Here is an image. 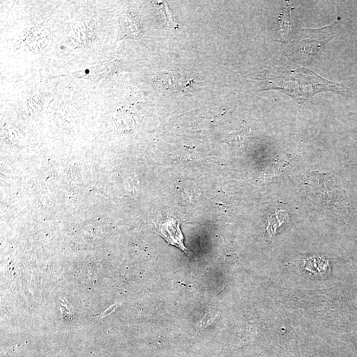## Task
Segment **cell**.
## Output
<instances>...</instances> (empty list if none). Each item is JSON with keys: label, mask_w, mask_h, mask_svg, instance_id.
Masks as SVG:
<instances>
[{"label": "cell", "mask_w": 357, "mask_h": 357, "mask_svg": "<svg viewBox=\"0 0 357 357\" xmlns=\"http://www.w3.org/2000/svg\"><path fill=\"white\" fill-rule=\"evenodd\" d=\"M285 77V80L280 81V86H276L274 89L285 92L294 97L297 101L299 92H301L299 103H303L316 93L324 91H330L342 94L347 92L346 89L342 84L327 81L308 69L302 68L297 71H292L291 74H286Z\"/></svg>", "instance_id": "6da1fadb"}, {"label": "cell", "mask_w": 357, "mask_h": 357, "mask_svg": "<svg viewBox=\"0 0 357 357\" xmlns=\"http://www.w3.org/2000/svg\"><path fill=\"white\" fill-rule=\"evenodd\" d=\"M49 37V29L43 25L36 24L25 30L22 35V43L29 51L38 53L47 47Z\"/></svg>", "instance_id": "7a4b0ae2"}, {"label": "cell", "mask_w": 357, "mask_h": 357, "mask_svg": "<svg viewBox=\"0 0 357 357\" xmlns=\"http://www.w3.org/2000/svg\"><path fill=\"white\" fill-rule=\"evenodd\" d=\"M158 234L169 244L180 249L184 253L190 256V251L184 245V236L178 220L172 217L158 224Z\"/></svg>", "instance_id": "3957f363"}, {"label": "cell", "mask_w": 357, "mask_h": 357, "mask_svg": "<svg viewBox=\"0 0 357 357\" xmlns=\"http://www.w3.org/2000/svg\"><path fill=\"white\" fill-rule=\"evenodd\" d=\"M70 36L71 41L76 47H87L95 39V27L89 22H77L73 26Z\"/></svg>", "instance_id": "277c9868"}, {"label": "cell", "mask_w": 357, "mask_h": 357, "mask_svg": "<svg viewBox=\"0 0 357 357\" xmlns=\"http://www.w3.org/2000/svg\"><path fill=\"white\" fill-rule=\"evenodd\" d=\"M120 38H136L141 33L139 21L132 13H125L120 19Z\"/></svg>", "instance_id": "5b68a950"}, {"label": "cell", "mask_w": 357, "mask_h": 357, "mask_svg": "<svg viewBox=\"0 0 357 357\" xmlns=\"http://www.w3.org/2000/svg\"><path fill=\"white\" fill-rule=\"evenodd\" d=\"M156 86L164 90H176L180 85V78L175 73H162L154 79Z\"/></svg>", "instance_id": "8992f818"}, {"label": "cell", "mask_w": 357, "mask_h": 357, "mask_svg": "<svg viewBox=\"0 0 357 357\" xmlns=\"http://www.w3.org/2000/svg\"><path fill=\"white\" fill-rule=\"evenodd\" d=\"M292 18H291V6H287L282 11L279 18V27L281 31V40H286L292 30Z\"/></svg>", "instance_id": "52a82bcc"}, {"label": "cell", "mask_w": 357, "mask_h": 357, "mask_svg": "<svg viewBox=\"0 0 357 357\" xmlns=\"http://www.w3.org/2000/svg\"><path fill=\"white\" fill-rule=\"evenodd\" d=\"M117 70V66L114 62H104L97 64V67L92 68L91 74H95L97 78H103L113 74Z\"/></svg>", "instance_id": "ba28073f"}, {"label": "cell", "mask_w": 357, "mask_h": 357, "mask_svg": "<svg viewBox=\"0 0 357 357\" xmlns=\"http://www.w3.org/2000/svg\"><path fill=\"white\" fill-rule=\"evenodd\" d=\"M286 217L287 215L286 213L282 211H277L270 217L267 226L268 233L270 236H274L277 228L285 222Z\"/></svg>", "instance_id": "9c48e42d"}]
</instances>
